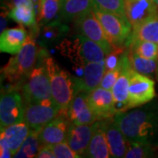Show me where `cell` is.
Returning <instances> with one entry per match:
<instances>
[{
  "mask_svg": "<svg viewBox=\"0 0 158 158\" xmlns=\"http://www.w3.org/2000/svg\"><path fill=\"white\" fill-rule=\"evenodd\" d=\"M113 119L128 141L158 148V99L116 113Z\"/></svg>",
  "mask_w": 158,
  "mask_h": 158,
  "instance_id": "obj_1",
  "label": "cell"
},
{
  "mask_svg": "<svg viewBox=\"0 0 158 158\" xmlns=\"http://www.w3.org/2000/svg\"><path fill=\"white\" fill-rule=\"evenodd\" d=\"M50 80L52 97L62 111H67L72 99L80 92L79 78L62 69L52 57L44 58Z\"/></svg>",
  "mask_w": 158,
  "mask_h": 158,
  "instance_id": "obj_2",
  "label": "cell"
},
{
  "mask_svg": "<svg viewBox=\"0 0 158 158\" xmlns=\"http://www.w3.org/2000/svg\"><path fill=\"white\" fill-rule=\"evenodd\" d=\"M39 56L36 43L32 35H28L26 43L16 56L11 57L1 70L2 77L11 86L21 85L35 67Z\"/></svg>",
  "mask_w": 158,
  "mask_h": 158,
  "instance_id": "obj_3",
  "label": "cell"
},
{
  "mask_svg": "<svg viewBox=\"0 0 158 158\" xmlns=\"http://www.w3.org/2000/svg\"><path fill=\"white\" fill-rule=\"evenodd\" d=\"M24 103L26 105L53 98L50 80L45 64L35 65L21 86Z\"/></svg>",
  "mask_w": 158,
  "mask_h": 158,
  "instance_id": "obj_4",
  "label": "cell"
},
{
  "mask_svg": "<svg viewBox=\"0 0 158 158\" xmlns=\"http://www.w3.org/2000/svg\"><path fill=\"white\" fill-rule=\"evenodd\" d=\"M92 11L102 25L108 39L114 47L126 46L133 31L127 18L92 7Z\"/></svg>",
  "mask_w": 158,
  "mask_h": 158,
  "instance_id": "obj_5",
  "label": "cell"
},
{
  "mask_svg": "<svg viewBox=\"0 0 158 158\" xmlns=\"http://www.w3.org/2000/svg\"><path fill=\"white\" fill-rule=\"evenodd\" d=\"M67 56L74 65L85 66L88 62H104L106 53L100 46L85 36L78 34L73 41H68Z\"/></svg>",
  "mask_w": 158,
  "mask_h": 158,
  "instance_id": "obj_6",
  "label": "cell"
},
{
  "mask_svg": "<svg viewBox=\"0 0 158 158\" xmlns=\"http://www.w3.org/2000/svg\"><path fill=\"white\" fill-rule=\"evenodd\" d=\"M22 94L16 86L2 90L0 98V128L24 121L25 106Z\"/></svg>",
  "mask_w": 158,
  "mask_h": 158,
  "instance_id": "obj_7",
  "label": "cell"
},
{
  "mask_svg": "<svg viewBox=\"0 0 158 158\" xmlns=\"http://www.w3.org/2000/svg\"><path fill=\"white\" fill-rule=\"evenodd\" d=\"M156 98L155 82L150 77L139 73L133 69L130 71L128 89V110L150 102Z\"/></svg>",
  "mask_w": 158,
  "mask_h": 158,
  "instance_id": "obj_8",
  "label": "cell"
},
{
  "mask_svg": "<svg viewBox=\"0 0 158 158\" xmlns=\"http://www.w3.org/2000/svg\"><path fill=\"white\" fill-rule=\"evenodd\" d=\"M62 112L54 98L39 103L27 104L25 106V118L30 129L40 131Z\"/></svg>",
  "mask_w": 158,
  "mask_h": 158,
  "instance_id": "obj_9",
  "label": "cell"
},
{
  "mask_svg": "<svg viewBox=\"0 0 158 158\" xmlns=\"http://www.w3.org/2000/svg\"><path fill=\"white\" fill-rule=\"evenodd\" d=\"M74 21L76 23V27L78 31V34L98 44L105 51L106 55L110 54L115 48L110 40L108 39L102 25L92 10L77 18Z\"/></svg>",
  "mask_w": 158,
  "mask_h": 158,
  "instance_id": "obj_10",
  "label": "cell"
},
{
  "mask_svg": "<svg viewBox=\"0 0 158 158\" xmlns=\"http://www.w3.org/2000/svg\"><path fill=\"white\" fill-rule=\"evenodd\" d=\"M126 16L133 28L158 19V5L153 0H124Z\"/></svg>",
  "mask_w": 158,
  "mask_h": 158,
  "instance_id": "obj_11",
  "label": "cell"
},
{
  "mask_svg": "<svg viewBox=\"0 0 158 158\" xmlns=\"http://www.w3.org/2000/svg\"><path fill=\"white\" fill-rule=\"evenodd\" d=\"M71 122L66 111H62L42 129L40 130L39 137L41 144L54 145L66 141Z\"/></svg>",
  "mask_w": 158,
  "mask_h": 158,
  "instance_id": "obj_12",
  "label": "cell"
},
{
  "mask_svg": "<svg viewBox=\"0 0 158 158\" xmlns=\"http://www.w3.org/2000/svg\"><path fill=\"white\" fill-rule=\"evenodd\" d=\"M88 101L98 120L112 118L117 113L112 90L98 86L88 93Z\"/></svg>",
  "mask_w": 158,
  "mask_h": 158,
  "instance_id": "obj_13",
  "label": "cell"
},
{
  "mask_svg": "<svg viewBox=\"0 0 158 158\" xmlns=\"http://www.w3.org/2000/svg\"><path fill=\"white\" fill-rule=\"evenodd\" d=\"M66 113L74 124L91 125L98 120L88 101V93L85 91H80L74 98Z\"/></svg>",
  "mask_w": 158,
  "mask_h": 158,
  "instance_id": "obj_14",
  "label": "cell"
},
{
  "mask_svg": "<svg viewBox=\"0 0 158 158\" xmlns=\"http://www.w3.org/2000/svg\"><path fill=\"white\" fill-rule=\"evenodd\" d=\"M108 119H99L93 123V134L90 139L85 157L108 158L111 157V153L106 139V125Z\"/></svg>",
  "mask_w": 158,
  "mask_h": 158,
  "instance_id": "obj_15",
  "label": "cell"
},
{
  "mask_svg": "<svg viewBox=\"0 0 158 158\" xmlns=\"http://www.w3.org/2000/svg\"><path fill=\"white\" fill-rule=\"evenodd\" d=\"M93 134V124L77 125L71 123L66 141L81 157H85L90 139Z\"/></svg>",
  "mask_w": 158,
  "mask_h": 158,
  "instance_id": "obj_16",
  "label": "cell"
},
{
  "mask_svg": "<svg viewBox=\"0 0 158 158\" xmlns=\"http://www.w3.org/2000/svg\"><path fill=\"white\" fill-rule=\"evenodd\" d=\"M129 56H127L125 60L124 65L120 75L117 79L116 83L113 85L112 92H113L115 106L117 109V113L127 111L128 105V89H129L130 71H131Z\"/></svg>",
  "mask_w": 158,
  "mask_h": 158,
  "instance_id": "obj_17",
  "label": "cell"
},
{
  "mask_svg": "<svg viewBox=\"0 0 158 158\" xmlns=\"http://www.w3.org/2000/svg\"><path fill=\"white\" fill-rule=\"evenodd\" d=\"M27 33L23 26L5 29L0 35V51L11 55H17L27 40Z\"/></svg>",
  "mask_w": 158,
  "mask_h": 158,
  "instance_id": "obj_18",
  "label": "cell"
},
{
  "mask_svg": "<svg viewBox=\"0 0 158 158\" xmlns=\"http://www.w3.org/2000/svg\"><path fill=\"white\" fill-rule=\"evenodd\" d=\"M106 134L111 157H124L127 150L128 141L118 125L115 123L113 118L108 119Z\"/></svg>",
  "mask_w": 158,
  "mask_h": 158,
  "instance_id": "obj_19",
  "label": "cell"
},
{
  "mask_svg": "<svg viewBox=\"0 0 158 158\" xmlns=\"http://www.w3.org/2000/svg\"><path fill=\"white\" fill-rule=\"evenodd\" d=\"M106 63L104 62H88L84 67V74L79 78L80 91L89 93L100 86L102 78L106 73Z\"/></svg>",
  "mask_w": 158,
  "mask_h": 158,
  "instance_id": "obj_20",
  "label": "cell"
},
{
  "mask_svg": "<svg viewBox=\"0 0 158 158\" xmlns=\"http://www.w3.org/2000/svg\"><path fill=\"white\" fill-rule=\"evenodd\" d=\"M30 132L31 129L29 126L24 120L1 129L0 135L4 136V138L6 139V142L8 143L9 148L14 156V155L20 148L23 142L27 138Z\"/></svg>",
  "mask_w": 158,
  "mask_h": 158,
  "instance_id": "obj_21",
  "label": "cell"
},
{
  "mask_svg": "<svg viewBox=\"0 0 158 158\" xmlns=\"http://www.w3.org/2000/svg\"><path fill=\"white\" fill-rule=\"evenodd\" d=\"M151 41L158 44V19L149 20L134 27L126 47L136 41Z\"/></svg>",
  "mask_w": 158,
  "mask_h": 158,
  "instance_id": "obj_22",
  "label": "cell"
},
{
  "mask_svg": "<svg viewBox=\"0 0 158 158\" xmlns=\"http://www.w3.org/2000/svg\"><path fill=\"white\" fill-rule=\"evenodd\" d=\"M92 0H62L61 16L65 21L75 20L92 10Z\"/></svg>",
  "mask_w": 158,
  "mask_h": 158,
  "instance_id": "obj_23",
  "label": "cell"
},
{
  "mask_svg": "<svg viewBox=\"0 0 158 158\" xmlns=\"http://www.w3.org/2000/svg\"><path fill=\"white\" fill-rule=\"evenodd\" d=\"M62 0H39L37 23L46 26L61 14Z\"/></svg>",
  "mask_w": 158,
  "mask_h": 158,
  "instance_id": "obj_24",
  "label": "cell"
},
{
  "mask_svg": "<svg viewBox=\"0 0 158 158\" xmlns=\"http://www.w3.org/2000/svg\"><path fill=\"white\" fill-rule=\"evenodd\" d=\"M8 16L24 27H34L37 22L34 4H20L12 6Z\"/></svg>",
  "mask_w": 158,
  "mask_h": 158,
  "instance_id": "obj_25",
  "label": "cell"
},
{
  "mask_svg": "<svg viewBox=\"0 0 158 158\" xmlns=\"http://www.w3.org/2000/svg\"><path fill=\"white\" fill-rule=\"evenodd\" d=\"M128 56H129L131 68L134 70L148 77L156 73L158 65L157 60L141 57L135 53L131 52L129 49H128Z\"/></svg>",
  "mask_w": 158,
  "mask_h": 158,
  "instance_id": "obj_26",
  "label": "cell"
},
{
  "mask_svg": "<svg viewBox=\"0 0 158 158\" xmlns=\"http://www.w3.org/2000/svg\"><path fill=\"white\" fill-rule=\"evenodd\" d=\"M40 131L31 130L29 135L23 142L20 148L14 155L13 157L16 158H31L36 157L40 148V141L39 137Z\"/></svg>",
  "mask_w": 158,
  "mask_h": 158,
  "instance_id": "obj_27",
  "label": "cell"
},
{
  "mask_svg": "<svg viewBox=\"0 0 158 158\" xmlns=\"http://www.w3.org/2000/svg\"><path fill=\"white\" fill-rule=\"evenodd\" d=\"M157 149L156 148L141 144L136 142L128 141L127 150L125 155V158H148L157 156Z\"/></svg>",
  "mask_w": 158,
  "mask_h": 158,
  "instance_id": "obj_28",
  "label": "cell"
},
{
  "mask_svg": "<svg viewBox=\"0 0 158 158\" xmlns=\"http://www.w3.org/2000/svg\"><path fill=\"white\" fill-rule=\"evenodd\" d=\"M128 49L138 56L148 59L158 60V44L151 41H136L130 44Z\"/></svg>",
  "mask_w": 158,
  "mask_h": 158,
  "instance_id": "obj_29",
  "label": "cell"
},
{
  "mask_svg": "<svg viewBox=\"0 0 158 158\" xmlns=\"http://www.w3.org/2000/svg\"><path fill=\"white\" fill-rule=\"evenodd\" d=\"M92 2L93 6L98 9L127 17L124 0H92Z\"/></svg>",
  "mask_w": 158,
  "mask_h": 158,
  "instance_id": "obj_30",
  "label": "cell"
},
{
  "mask_svg": "<svg viewBox=\"0 0 158 158\" xmlns=\"http://www.w3.org/2000/svg\"><path fill=\"white\" fill-rule=\"evenodd\" d=\"M128 48L127 47L123 48V46L120 47H115L110 54L106 55L105 63H106V70H112L114 69H117L119 65V62L121 61L122 57L127 51Z\"/></svg>",
  "mask_w": 158,
  "mask_h": 158,
  "instance_id": "obj_31",
  "label": "cell"
},
{
  "mask_svg": "<svg viewBox=\"0 0 158 158\" xmlns=\"http://www.w3.org/2000/svg\"><path fill=\"white\" fill-rule=\"evenodd\" d=\"M56 158H79L78 154L70 148L67 141H62L54 145H50Z\"/></svg>",
  "mask_w": 158,
  "mask_h": 158,
  "instance_id": "obj_32",
  "label": "cell"
},
{
  "mask_svg": "<svg viewBox=\"0 0 158 158\" xmlns=\"http://www.w3.org/2000/svg\"><path fill=\"white\" fill-rule=\"evenodd\" d=\"M61 30H62L61 26L53 24V22L49 23L46 25L43 37L47 41H52L61 35Z\"/></svg>",
  "mask_w": 158,
  "mask_h": 158,
  "instance_id": "obj_33",
  "label": "cell"
},
{
  "mask_svg": "<svg viewBox=\"0 0 158 158\" xmlns=\"http://www.w3.org/2000/svg\"><path fill=\"white\" fill-rule=\"evenodd\" d=\"M0 157L1 158H10L13 157L11 149L9 148L8 143L6 142L4 136L0 135Z\"/></svg>",
  "mask_w": 158,
  "mask_h": 158,
  "instance_id": "obj_34",
  "label": "cell"
},
{
  "mask_svg": "<svg viewBox=\"0 0 158 158\" xmlns=\"http://www.w3.org/2000/svg\"><path fill=\"white\" fill-rule=\"evenodd\" d=\"M37 158H56V156L53 152L50 145L41 144L39 149V152L36 156Z\"/></svg>",
  "mask_w": 158,
  "mask_h": 158,
  "instance_id": "obj_35",
  "label": "cell"
},
{
  "mask_svg": "<svg viewBox=\"0 0 158 158\" xmlns=\"http://www.w3.org/2000/svg\"><path fill=\"white\" fill-rule=\"evenodd\" d=\"M156 79L158 80V65H157V69H156Z\"/></svg>",
  "mask_w": 158,
  "mask_h": 158,
  "instance_id": "obj_36",
  "label": "cell"
},
{
  "mask_svg": "<svg viewBox=\"0 0 158 158\" xmlns=\"http://www.w3.org/2000/svg\"><path fill=\"white\" fill-rule=\"evenodd\" d=\"M156 4H157V5H158V0H156Z\"/></svg>",
  "mask_w": 158,
  "mask_h": 158,
  "instance_id": "obj_37",
  "label": "cell"
},
{
  "mask_svg": "<svg viewBox=\"0 0 158 158\" xmlns=\"http://www.w3.org/2000/svg\"><path fill=\"white\" fill-rule=\"evenodd\" d=\"M153 1H155V2H156V0H153Z\"/></svg>",
  "mask_w": 158,
  "mask_h": 158,
  "instance_id": "obj_38",
  "label": "cell"
}]
</instances>
